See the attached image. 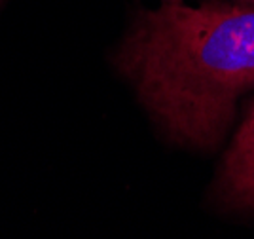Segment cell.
Returning a JSON list of instances; mask_svg holds the SVG:
<instances>
[{
	"instance_id": "cell-2",
	"label": "cell",
	"mask_w": 254,
	"mask_h": 239,
	"mask_svg": "<svg viewBox=\"0 0 254 239\" xmlns=\"http://www.w3.org/2000/svg\"><path fill=\"white\" fill-rule=\"evenodd\" d=\"M216 190L226 205L254 211V103L224 156Z\"/></svg>"
},
{
	"instance_id": "cell-4",
	"label": "cell",
	"mask_w": 254,
	"mask_h": 239,
	"mask_svg": "<svg viewBox=\"0 0 254 239\" xmlns=\"http://www.w3.org/2000/svg\"><path fill=\"white\" fill-rule=\"evenodd\" d=\"M237 2H247V4H254V0H237Z\"/></svg>"
},
{
	"instance_id": "cell-3",
	"label": "cell",
	"mask_w": 254,
	"mask_h": 239,
	"mask_svg": "<svg viewBox=\"0 0 254 239\" xmlns=\"http://www.w3.org/2000/svg\"><path fill=\"white\" fill-rule=\"evenodd\" d=\"M161 2H163V4H180L182 0H161Z\"/></svg>"
},
{
	"instance_id": "cell-1",
	"label": "cell",
	"mask_w": 254,
	"mask_h": 239,
	"mask_svg": "<svg viewBox=\"0 0 254 239\" xmlns=\"http://www.w3.org/2000/svg\"><path fill=\"white\" fill-rule=\"evenodd\" d=\"M116 65L180 145L214 148L254 87V4L207 0L138 11Z\"/></svg>"
}]
</instances>
